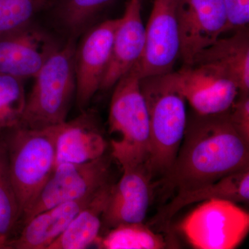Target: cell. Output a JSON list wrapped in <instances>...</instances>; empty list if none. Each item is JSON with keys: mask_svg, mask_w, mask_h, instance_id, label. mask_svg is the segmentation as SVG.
<instances>
[{"mask_svg": "<svg viewBox=\"0 0 249 249\" xmlns=\"http://www.w3.org/2000/svg\"><path fill=\"white\" fill-rule=\"evenodd\" d=\"M249 169V142L232 125L229 111L188 117L178 155L163 175L178 192L209 184ZM177 192V193H178Z\"/></svg>", "mask_w": 249, "mask_h": 249, "instance_id": "obj_1", "label": "cell"}, {"mask_svg": "<svg viewBox=\"0 0 249 249\" xmlns=\"http://www.w3.org/2000/svg\"><path fill=\"white\" fill-rule=\"evenodd\" d=\"M171 73L140 79L150 124V154L145 168L152 178L169 170L186 130V101Z\"/></svg>", "mask_w": 249, "mask_h": 249, "instance_id": "obj_2", "label": "cell"}, {"mask_svg": "<svg viewBox=\"0 0 249 249\" xmlns=\"http://www.w3.org/2000/svg\"><path fill=\"white\" fill-rule=\"evenodd\" d=\"M109 114L111 155L123 170L146 165L150 154L148 113L133 68L114 85Z\"/></svg>", "mask_w": 249, "mask_h": 249, "instance_id": "obj_3", "label": "cell"}, {"mask_svg": "<svg viewBox=\"0 0 249 249\" xmlns=\"http://www.w3.org/2000/svg\"><path fill=\"white\" fill-rule=\"evenodd\" d=\"M73 39L57 49L34 76L33 89L27 98L19 126L42 129L65 122L73 96H76Z\"/></svg>", "mask_w": 249, "mask_h": 249, "instance_id": "obj_4", "label": "cell"}, {"mask_svg": "<svg viewBox=\"0 0 249 249\" xmlns=\"http://www.w3.org/2000/svg\"><path fill=\"white\" fill-rule=\"evenodd\" d=\"M58 125L42 129L18 126L8 131L4 141L10 177L22 217L55 168Z\"/></svg>", "mask_w": 249, "mask_h": 249, "instance_id": "obj_5", "label": "cell"}, {"mask_svg": "<svg viewBox=\"0 0 249 249\" xmlns=\"http://www.w3.org/2000/svg\"><path fill=\"white\" fill-rule=\"evenodd\" d=\"M195 249H233L249 231V214L233 201L211 199L202 201L180 225Z\"/></svg>", "mask_w": 249, "mask_h": 249, "instance_id": "obj_6", "label": "cell"}, {"mask_svg": "<svg viewBox=\"0 0 249 249\" xmlns=\"http://www.w3.org/2000/svg\"><path fill=\"white\" fill-rule=\"evenodd\" d=\"M109 170V161L104 156L88 163L57 164L38 196L23 213L24 224L45 210L94 194L108 183Z\"/></svg>", "mask_w": 249, "mask_h": 249, "instance_id": "obj_7", "label": "cell"}, {"mask_svg": "<svg viewBox=\"0 0 249 249\" xmlns=\"http://www.w3.org/2000/svg\"><path fill=\"white\" fill-rule=\"evenodd\" d=\"M178 0H154L142 58L132 68L142 79L170 73L181 53Z\"/></svg>", "mask_w": 249, "mask_h": 249, "instance_id": "obj_8", "label": "cell"}, {"mask_svg": "<svg viewBox=\"0 0 249 249\" xmlns=\"http://www.w3.org/2000/svg\"><path fill=\"white\" fill-rule=\"evenodd\" d=\"M171 73L178 91L199 115L229 111L240 93L235 82L213 65H185Z\"/></svg>", "mask_w": 249, "mask_h": 249, "instance_id": "obj_9", "label": "cell"}, {"mask_svg": "<svg viewBox=\"0 0 249 249\" xmlns=\"http://www.w3.org/2000/svg\"><path fill=\"white\" fill-rule=\"evenodd\" d=\"M119 18L108 19L85 34L75 53L77 106L85 109L101 89L110 60L114 33Z\"/></svg>", "mask_w": 249, "mask_h": 249, "instance_id": "obj_10", "label": "cell"}, {"mask_svg": "<svg viewBox=\"0 0 249 249\" xmlns=\"http://www.w3.org/2000/svg\"><path fill=\"white\" fill-rule=\"evenodd\" d=\"M178 29L185 65L224 34L226 25L223 0H178Z\"/></svg>", "mask_w": 249, "mask_h": 249, "instance_id": "obj_11", "label": "cell"}, {"mask_svg": "<svg viewBox=\"0 0 249 249\" xmlns=\"http://www.w3.org/2000/svg\"><path fill=\"white\" fill-rule=\"evenodd\" d=\"M58 48L49 34L32 24L0 36V74L34 78Z\"/></svg>", "mask_w": 249, "mask_h": 249, "instance_id": "obj_12", "label": "cell"}, {"mask_svg": "<svg viewBox=\"0 0 249 249\" xmlns=\"http://www.w3.org/2000/svg\"><path fill=\"white\" fill-rule=\"evenodd\" d=\"M124 170L119 182L111 186L103 214L108 227L143 223L152 196V177L145 165Z\"/></svg>", "mask_w": 249, "mask_h": 249, "instance_id": "obj_13", "label": "cell"}, {"mask_svg": "<svg viewBox=\"0 0 249 249\" xmlns=\"http://www.w3.org/2000/svg\"><path fill=\"white\" fill-rule=\"evenodd\" d=\"M145 28L140 0H129L114 33L110 60L100 90H107L142 58L145 47Z\"/></svg>", "mask_w": 249, "mask_h": 249, "instance_id": "obj_14", "label": "cell"}, {"mask_svg": "<svg viewBox=\"0 0 249 249\" xmlns=\"http://www.w3.org/2000/svg\"><path fill=\"white\" fill-rule=\"evenodd\" d=\"M96 193L62 203L36 214L24 224V229L18 237L8 241L5 249H48Z\"/></svg>", "mask_w": 249, "mask_h": 249, "instance_id": "obj_15", "label": "cell"}, {"mask_svg": "<svg viewBox=\"0 0 249 249\" xmlns=\"http://www.w3.org/2000/svg\"><path fill=\"white\" fill-rule=\"evenodd\" d=\"M107 142L94 119L84 113L74 120L58 125L55 142V165L85 163L104 156Z\"/></svg>", "mask_w": 249, "mask_h": 249, "instance_id": "obj_16", "label": "cell"}, {"mask_svg": "<svg viewBox=\"0 0 249 249\" xmlns=\"http://www.w3.org/2000/svg\"><path fill=\"white\" fill-rule=\"evenodd\" d=\"M191 64H207L220 69L235 82L239 93H249L248 29L219 37L196 54Z\"/></svg>", "mask_w": 249, "mask_h": 249, "instance_id": "obj_17", "label": "cell"}, {"mask_svg": "<svg viewBox=\"0 0 249 249\" xmlns=\"http://www.w3.org/2000/svg\"><path fill=\"white\" fill-rule=\"evenodd\" d=\"M216 198L227 199L236 204L249 202V169L231 174L209 184L178 192L170 203L160 210L155 222L168 224L183 208Z\"/></svg>", "mask_w": 249, "mask_h": 249, "instance_id": "obj_18", "label": "cell"}, {"mask_svg": "<svg viewBox=\"0 0 249 249\" xmlns=\"http://www.w3.org/2000/svg\"><path fill=\"white\" fill-rule=\"evenodd\" d=\"M111 186L107 183L101 188L48 249H84L95 243L101 231Z\"/></svg>", "mask_w": 249, "mask_h": 249, "instance_id": "obj_19", "label": "cell"}, {"mask_svg": "<svg viewBox=\"0 0 249 249\" xmlns=\"http://www.w3.org/2000/svg\"><path fill=\"white\" fill-rule=\"evenodd\" d=\"M97 240L98 247L103 249H161L167 246L163 236L143 223L121 224Z\"/></svg>", "mask_w": 249, "mask_h": 249, "instance_id": "obj_20", "label": "cell"}, {"mask_svg": "<svg viewBox=\"0 0 249 249\" xmlns=\"http://www.w3.org/2000/svg\"><path fill=\"white\" fill-rule=\"evenodd\" d=\"M21 218L22 214L10 177L6 146L0 139V249H5Z\"/></svg>", "mask_w": 249, "mask_h": 249, "instance_id": "obj_21", "label": "cell"}, {"mask_svg": "<svg viewBox=\"0 0 249 249\" xmlns=\"http://www.w3.org/2000/svg\"><path fill=\"white\" fill-rule=\"evenodd\" d=\"M113 0H60L56 6L59 25L71 37L90 27L96 16Z\"/></svg>", "mask_w": 249, "mask_h": 249, "instance_id": "obj_22", "label": "cell"}, {"mask_svg": "<svg viewBox=\"0 0 249 249\" xmlns=\"http://www.w3.org/2000/svg\"><path fill=\"white\" fill-rule=\"evenodd\" d=\"M26 101L23 80L0 74V137L19 125Z\"/></svg>", "mask_w": 249, "mask_h": 249, "instance_id": "obj_23", "label": "cell"}, {"mask_svg": "<svg viewBox=\"0 0 249 249\" xmlns=\"http://www.w3.org/2000/svg\"><path fill=\"white\" fill-rule=\"evenodd\" d=\"M46 0H0V36L32 24Z\"/></svg>", "mask_w": 249, "mask_h": 249, "instance_id": "obj_24", "label": "cell"}, {"mask_svg": "<svg viewBox=\"0 0 249 249\" xmlns=\"http://www.w3.org/2000/svg\"><path fill=\"white\" fill-rule=\"evenodd\" d=\"M226 25L224 34L248 29L249 0H223Z\"/></svg>", "mask_w": 249, "mask_h": 249, "instance_id": "obj_25", "label": "cell"}, {"mask_svg": "<svg viewBox=\"0 0 249 249\" xmlns=\"http://www.w3.org/2000/svg\"><path fill=\"white\" fill-rule=\"evenodd\" d=\"M229 112L232 125L249 142V93H239Z\"/></svg>", "mask_w": 249, "mask_h": 249, "instance_id": "obj_26", "label": "cell"}]
</instances>
